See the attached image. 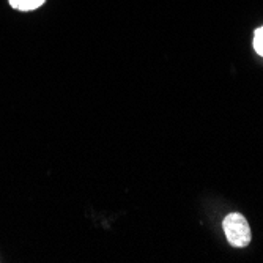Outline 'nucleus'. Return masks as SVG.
Masks as SVG:
<instances>
[{"instance_id": "f257e3e1", "label": "nucleus", "mask_w": 263, "mask_h": 263, "mask_svg": "<svg viewBox=\"0 0 263 263\" xmlns=\"http://www.w3.org/2000/svg\"><path fill=\"white\" fill-rule=\"evenodd\" d=\"M229 243L233 248H246L251 243V229L246 218L240 213H230L222 222Z\"/></svg>"}, {"instance_id": "f03ea898", "label": "nucleus", "mask_w": 263, "mask_h": 263, "mask_svg": "<svg viewBox=\"0 0 263 263\" xmlns=\"http://www.w3.org/2000/svg\"><path fill=\"white\" fill-rule=\"evenodd\" d=\"M46 0H10V5L19 11H32L40 8Z\"/></svg>"}, {"instance_id": "7ed1b4c3", "label": "nucleus", "mask_w": 263, "mask_h": 263, "mask_svg": "<svg viewBox=\"0 0 263 263\" xmlns=\"http://www.w3.org/2000/svg\"><path fill=\"white\" fill-rule=\"evenodd\" d=\"M254 49H255V52L260 57H263V27L255 30V35H254Z\"/></svg>"}]
</instances>
